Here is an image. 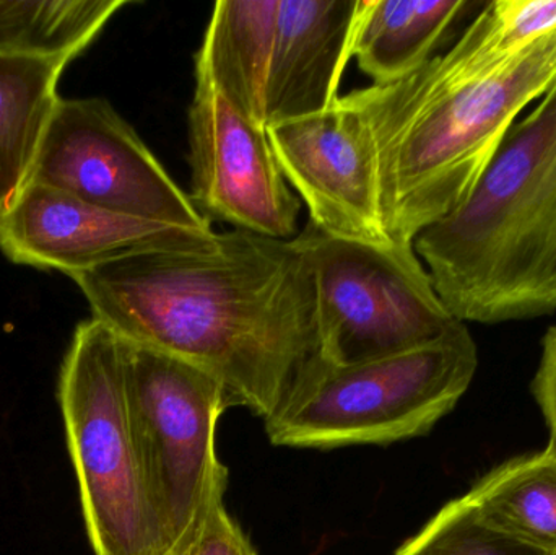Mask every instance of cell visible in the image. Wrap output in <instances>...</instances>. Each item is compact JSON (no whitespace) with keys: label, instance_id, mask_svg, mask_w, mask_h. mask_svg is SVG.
<instances>
[{"label":"cell","instance_id":"6da1fadb","mask_svg":"<svg viewBox=\"0 0 556 555\" xmlns=\"http://www.w3.org/2000/svg\"><path fill=\"white\" fill-rule=\"evenodd\" d=\"M91 318L124 341L217 378L230 406L267 419L324 358L313 261L300 237L224 231L75 274Z\"/></svg>","mask_w":556,"mask_h":555},{"label":"cell","instance_id":"7a4b0ae2","mask_svg":"<svg viewBox=\"0 0 556 555\" xmlns=\"http://www.w3.org/2000/svg\"><path fill=\"white\" fill-rule=\"evenodd\" d=\"M555 81L556 29L516 51L483 2L446 52L401 80L340 97L371 134L389 240L414 247L457 211L516 121Z\"/></svg>","mask_w":556,"mask_h":555},{"label":"cell","instance_id":"3957f363","mask_svg":"<svg viewBox=\"0 0 556 555\" xmlns=\"http://www.w3.org/2000/svg\"><path fill=\"white\" fill-rule=\"evenodd\" d=\"M414 248L464 325L556 312V81L506 134L469 199Z\"/></svg>","mask_w":556,"mask_h":555},{"label":"cell","instance_id":"277c9868","mask_svg":"<svg viewBox=\"0 0 556 555\" xmlns=\"http://www.w3.org/2000/svg\"><path fill=\"white\" fill-rule=\"evenodd\" d=\"M477 368L479 351L464 323L399 354L350 365L320 358L264 419L267 437L277 446L317 450L424 437L457 406Z\"/></svg>","mask_w":556,"mask_h":555},{"label":"cell","instance_id":"5b68a950","mask_svg":"<svg viewBox=\"0 0 556 555\" xmlns=\"http://www.w3.org/2000/svg\"><path fill=\"white\" fill-rule=\"evenodd\" d=\"M58 401L94 555L165 554L130 417L126 342L104 323L75 328Z\"/></svg>","mask_w":556,"mask_h":555},{"label":"cell","instance_id":"8992f818","mask_svg":"<svg viewBox=\"0 0 556 555\" xmlns=\"http://www.w3.org/2000/svg\"><path fill=\"white\" fill-rule=\"evenodd\" d=\"M298 237L313 261L324 358L330 364L410 351L460 325L414 247L339 240L311 224Z\"/></svg>","mask_w":556,"mask_h":555},{"label":"cell","instance_id":"52a82bcc","mask_svg":"<svg viewBox=\"0 0 556 555\" xmlns=\"http://www.w3.org/2000/svg\"><path fill=\"white\" fill-rule=\"evenodd\" d=\"M124 342L134 432L169 550L194 524L212 482L225 469L215 433L230 401L224 384L207 371L166 352Z\"/></svg>","mask_w":556,"mask_h":555},{"label":"cell","instance_id":"ba28073f","mask_svg":"<svg viewBox=\"0 0 556 555\" xmlns=\"http://www.w3.org/2000/svg\"><path fill=\"white\" fill-rule=\"evenodd\" d=\"M29 182L126 217L214 231L211 220L104 98L58 101Z\"/></svg>","mask_w":556,"mask_h":555},{"label":"cell","instance_id":"9c48e42d","mask_svg":"<svg viewBox=\"0 0 556 555\" xmlns=\"http://www.w3.org/2000/svg\"><path fill=\"white\" fill-rule=\"evenodd\" d=\"M189 198L208 220L293 240L301 201L278 166L266 127L238 113L201 78L189 106Z\"/></svg>","mask_w":556,"mask_h":555},{"label":"cell","instance_id":"30bf717a","mask_svg":"<svg viewBox=\"0 0 556 555\" xmlns=\"http://www.w3.org/2000/svg\"><path fill=\"white\" fill-rule=\"evenodd\" d=\"M266 133L316 230L339 240L392 243L382 220L371 134L355 110L339 98L324 113L270 124Z\"/></svg>","mask_w":556,"mask_h":555},{"label":"cell","instance_id":"8fae6325","mask_svg":"<svg viewBox=\"0 0 556 555\" xmlns=\"http://www.w3.org/2000/svg\"><path fill=\"white\" fill-rule=\"evenodd\" d=\"M215 235L114 214L33 182L0 214L7 260L68 277L140 251L207 243Z\"/></svg>","mask_w":556,"mask_h":555},{"label":"cell","instance_id":"7c38bea8","mask_svg":"<svg viewBox=\"0 0 556 555\" xmlns=\"http://www.w3.org/2000/svg\"><path fill=\"white\" fill-rule=\"evenodd\" d=\"M359 0H278L267 126L324 113L339 101ZM266 126V127H267Z\"/></svg>","mask_w":556,"mask_h":555},{"label":"cell","instance_id":"4fadbf2b","mask_svg":"<svg viewBox=\"0 0 556 555\" xmlns=\"http://www.w3.org/2000/svg\"><path fill=\"white\" fill-rule=\"evenodd\" d=\"M277 10L278 0L215 3L195 54V78L208 81L238 113L263 127Z\"/></svg>","mask_w":556,"mask_h":555},{"label":"cell","instance_id":"5bb4252c","mask_svg":"<svg viewBox=\"0 0 556 555\" xmlns=\"http://www.w3.org/2000/svg\"><path fill=\"white\" fill-rule=\"evenodd\" d=\"M482 5L469 0H359L352 58L372 85L401 80L434 58L454 26Z\"/></svg>","mask_w":556,"mask_h":555},{"label":"cell","instance_id":"9a60e30c","mask_svg":"<svg viewBox=\"0 0 556 555\" xmlns=\"http://www.w3.org/2000/svg\"><path fill=\"white\" fill-rule=\"evenodd\" d=\"M72 55L0 51V214L28 186Z\"/></svg>","mask_w":556,"mask_h":555},{"label":"cell","instance_id":"2e32d148","mask_svg":"<svg viewBox=\"0 0 556 555\" xmlns=\"http://www.w3.org/2000/svg\"><path fill=\"white\" fill-rule=\"evenodd\" d=\"M467 497L503 533L556 555V450L515 456L472 485Z\"/></svg>","mask_w":556,"mask_h":555},{"label":"cell","instance_id":"e0dca14e","mask_svg":"<svg viewBox=\"0 0 556 555\" xmlns=\"http://www.w3.org/2000/svg\"><path fill=\"white\" fill-rule=\"evenodd\" d=\"M130 0H0V51L77 59Z\"/></svg>","mask_w":556,"mask_h":555},{"label":"cell","instance_id":"ac0fdd59","mask_svg":"<svg viewBox=\"0 0 556 555\" xmlns=\"http://www.w3.org/2000/svg\"><path fill=\"white\" fill-rule=\"evenodd\" d=\"M394 555L545 554L492 527L466 494L444 505Z\"/></svg>","mask_w":556,"mask_h":555},{"label":"cell","instance_id":"d6986e66","mask_svg":"<svg viewBox=\"0 0 556 555\" xmlns=\"http://www.w3.org/2000/svg\"><path fill=\"white\" fill-rule=\"evenodd\" d=\"M227 488L228 469H224L208 492L188 555H257L225 507Z\"/></svg>","mask_w":556,"mask_h":555},{"label":"cell","instance_id":"ffe728a7","mask_svg":"<svg viewBox=\"0 0 556 555\" xmlns=\"http://www.w3.org/2000/svg\"><path fill=\"white\" fill-rule=\"evenodd\" d=\"M531 391L551 437L548 446L556 450V325L542 338L541 361Z\"/></svg>","mask_w":556,"mask_h":555},{"label":"cell","instance_id":"44dd1931","mask_svg":"<svg viewBox=\"0 0 556 555\" xmlns=\"http://www.w3.org/2000/svg\"><path fill=\"white\" fill-rule=\"evenodd\" d=\"M205 501H207V499H205ZM204 505H202V508H204ZM202 508L201 512H199L198 518H195L194 524H192L191 527H189V530L186 531V533L182 534V537L179 538V540L176 541V543L173 544V546L169 547V550L166 551V553L163 555H188L189 546H191L192 538H194L195 530H198L199 520H201Z\"/></svg>","mask_w":556,"mask_h":555}]
</instances>
